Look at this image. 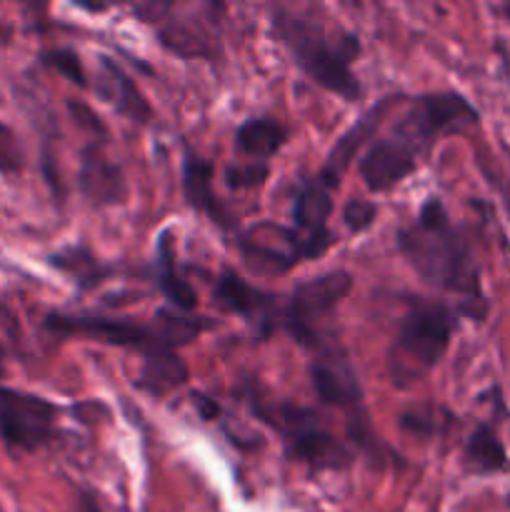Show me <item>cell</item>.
Wrapping results in <instances>:
<instances>
[{
    "instance_id": "obj_1",
    "label": "cell",
    "mask_w": 510,
    "mask_h": 512,
    "mask_svg": "<svg viewBox=\"0 0 510 512\" xmlns=\"http://www.w3.org/2000/svg\"><path fill=\"white\" fill-rule=\"evenodd\" d=\"M400 255L435 288L463 298L465 313L483 318L488 303L480 290V268L468 238L450 220L443 200L428 198L418 215L395 235Z\"/></svg>"
},
{
    "instance_id": "obj_2",
    "label": "cell",
    "mask_w": 510,
    "mask_h": 512,
    "mask_svg": "<svg viewBox=\"0 0 510 512\" xmlns=\"http://www.w3.org/2000/svg\"><path fill=\"white\" fill-rule=\"evenodd\" d=\"M273 35L315 85L345 100L358 98L360 83L353 73V60L360 55L358 35L328 28L325 20L290 8L273 13Z\"/></svg>"
},
{
    "instance_id": "obj_3",
    "label": "cell",
    "mask_w": 510,
    "mask_h": 512,
    "mask_svg": "<svg viewBox=\"0 0 510 512\" xmlns=\"http://www.w3.org/2000/svg\"><path fill=\"white\" fill-rule=\"evenodd\" d=\"M455 323V313L445 303L410 300L388 350V370L395 388H410L443 360Z\"/></svg>"
},
{
    "instance_id": "obj_4",
    "label": "cell",
    "mask_w": 510,
    "mask_h": 512,
    "mask_svg": "<svg viewBox=\"0 0 510 512\" xmlns=\"http://www.w3.org/2000/svg\"><path fill=\"white\" fill-rule=\"evenodd\" d=\"M258 400V398H255ZM263 423L273 425L283 435L285 450L295 463H305L313 470H343L353 455L320 425V418L308 408L293 403H253Z\"/></svg>"
},
{
    "instance_id": "obj_5",
    "label": "cell",
    "mask_w": 510,
    "mask_h": 512,
    "mask_svg": "<svg viewBox=\"0 0 510 512\" xmlns=\"http://www.w3.org/2000/svg\"><path fill=\"white\" fill-rule=\"evenodd\" d=\"M478 120L480 113L460 93H428L410 103L390 135L420 160V155L438 143V138L473 128Z\"/></svg>"
},
{
    "instance_id": "obj_6",
    "label": "cell",
    "mask_w": 510,
    "mask_h": 512,
    "mask_svg": "<svg viewBox=\"0 0 510 512\" xmlns=\"http://www.w3.org/2000/svg\"><path fill=\"white\" fill-rule=\"evenodd\" d=\"M135 13L145 23L155 25L160 43L183 58H213L215 48L220 45V5H138Z\"/></svg>"
},
{
    "instance_id": "obj_7",
    "label": "cell",
    "mask_w": 510,
    "mask_h": 512,
    "mask_svg": "<svg viewBox=\"0 0 510 512\" xmlns=\"http://www.w3.org/2000/svg\"><path fill=\"white\" fill-rule=\"evenodd\" d=\"M353 290V275L348 270H330L315 278L300 280L290 293L288 303L280 308V325L288 330L295 343L318 348V325L335 313Z\"/></svg>"
},
{
    "instance_id": "obj_8",
    "label": "cell",
    "mask_w": 510,
    "mask_h": 512,
    "mask_svg": "<svg viewBox=\"0 0 510 512\" xmlns=\"http://www.w3.org/2000/svg\"><path fill=\"white\" fill-rule=\"evenodd\" d=\"M58 408L40 395L0 388V438L8 448L33 453L50 443Z\"/></svg>"
},
{
    "instance_id": "obj_9",
    "label": "cell",
    "mask_w": 510,
    "mask_h": 512,
    "mask_svg": "<svg viewBox=\"0 0 510 512\" xmlns=\"http://www.w3.org/2000/svg\"><path fill=\"white\" fill-rule=\"evenodd\" d=\"M45 328H50L58 335H85L95 343L118 345V348H133L140 353L165 348L160 343L155 325L135 323L128 318H98V315H48ZM170 350V348H168Z\"/></svg>"
},
{
    "instance_id": "obj_10",
    "label": "cell",
    "mask_w": 510,
    "mask_h": 512,
    "mask_svg": "<svg viewBox=\"0 0 510 512\" xmlns=\"http://www.w3.org/2000/svg\"><path fill=\"white\" fill-rule=\"evenodd\" d=\"M330 213H333V198L318 178L300 185L293 203V220L303 248V260L320 258L335 243V235L328 230Z\"/></svg>"
},
{
    "instance_id": "obj_11",
    "label": "cell",
    "mask_w": 510,
    "mask_h": 512,
    "mask_svg": "<svg viewBox=\"0 0 510 512\" xmlns=\"http://www.w3.org/2000/svg\"><path fill=\"white\" fill-rule=\"evenodd\" d=\"M213 298L220 308L253 323L263 335H268L275 328V323H280V310L275 305L273 295L263 293L255 285H250L235 270H223L218 275Z\"/></svg>"
},
{
    "instance_id": "obj_12",
    "label": "cell",
    "mask_w": 510,
    "mask_h": 512,
    "mask_svg": "<svg viewBox=\"0 0 510 512\" xmlns=\"http://www.w3.org/2000/svg\"><path fill=\"white\" fill-rule=\"evenodd\" d=\"M310 378L318 398L325 405H338L350 413L363 415V390L353 365L340 350H323L310 365Z\"/></svg>"
},
{
    "instance_id": "obj_13",
    "label": "cell",
    "mask_w": 510,
    "mask_h": 512,
    "mask_svg": "<svg viewBox=\"0 0 510 512\" xmlns=\"http://www.w3.org/2000/svg\"><path fill=\"white\" fill-rule=\"evenodd\" d=\"M80 193L98 208L105 205H120L128 198V183H125L123 168L113 158L105 155L100 145L90 143L80 150L78 168Z\"/></svg>"
},
{
    "instance_id": "obj_14",
    "label": "cell",
    "mask_w": 510,
    "mask_h": 512,
    "mask_svg": "<svg viewBox=\"0 0 510 512\" xmlns=\"http://www.w3.org/2000/svg\"><path fill=\"white\" fill-rule=\"evenodd\" d=\"M418 163L420 160L400 140L388 135V138L378 140V143L365 150V155L360 158L358 173L363 183L368 185V190L385 193V190H393L395 185L403 183L418 168Z\"/></svg>"
},
{
    "instance_id": "obj_15",
    "label": "cell",
    "mask_w": 510,
    "mask_h": 512,
    "mask_svg": "<svg viewBox=\"0 0 510 512\" xmlns=\"http://www.w3.org/2000/svg\"><path fill=\"white\" fill-rule=\"evenodd\" d=\"M393 105L395 98H383L378 105H373L368 113L360 115V120H355V125H350V128L340 135L338 143L333 145V150H330L328 158H325L320 173L315 175L325 188H338L340 178H343L345 170H348L350 163L355 160V153H358L368 140H373L375 130L380 128V123H383V118L388 115V110L393 108Z\"/></svg>"
},
{
    "instance_id": "obj_16",
    "label": "cell",
    "mask_w": 510,
    "mask_h": 512,
    "mask_svg": "<svg viewBox=\"0 0 510 512\" xmlns=\"http://www.w3.org/2000/svg\"><path fill=\"white\" fill-rule=\"evenodd\" d=\"M93 90H98L100 98L108 100L130 123L148 125L153 120V108H150L148 98L140 93L135 80L110 58H100V68L98 75H95Z\"/></svg>"
},
{
    "instance_id": "obj_17",
    "label": "cell",
    "mask_w": 510,
    "mask_h": 512,
    "mask_svg": "<svg viewBox=\"0 0 510 512\" xmlns=\"http://www.w3.org/2000/svg\"><path fill=\"white\" fill-rule=\"evenodd\" d=\"M183 190L190 208L198 210V213H205L208 218H213V223L228 228V213H225L223 205L218 203V198L213 193V163L210 160L200 158L198 153H185Z\"/></svg>"
},
{
    "instance_id": "obj_18",
    "label": "cell",
    "mask_w": 510,
    "mask_h": 512,
    "mask_svg": "<svg viewBox=\"0 0 510 512\" xmlns=\"http://www.w3.org/2000/svg\"><path fill=\"white\" fill-rule=\"evenodd\" d=\"M185 383H188V365L185 360H180L175 350L158 348L143 355V365H140L138 380H135L140 390L155 395V398H163V395L183 388Z\"/></svg>"
},
{
    "instance_id": "obj_19",
    "label": "cell",
    "mask_w": 510,
    "mask_h": 512,
    "mask_svg": "<svg viewBox=\"0 0 510 512\" xmlns=\"http://www.w3.org/2000/svg\"><path fill=\"white\" fill-rule=\"evenodd\" d=\"M288 140V130L275 118H250L235 130V148L248 163H265Z\"/></svg>"
},
{
    "instance_id": "obj_20",
    "label": "cell",
    "mask_w": 510,
    "mask_h": 512,
    "mask_svg": "<svg viewBox=\"0 0 510 512\" xmlns=\"http://www.w3.org/2000/svg\"><path fill=\"white\" fill-rule=\"evenodd\" d=\"M463 468L473 475H495L510 468L508 450L490 425H478L465 440Z\"/></svg>"
},
{
    "instance_id": "obj_21",
    "label": "cell",
    "mask_w": 510,
    "mask_h": 512,
    "mask_svg": "<svg viewBox=\"0 0 510 512\" xmlns=\"http://www.w3.org/2000/svg\"><path fill=\"white\" fill-rule=\"evenodd\" d=\"M155 280L160 290L168 295L170 303L180 310H193L198 305V293L175 273V258L170 250V233L160 235L158 253H155Z\"/></svg>"
},
{
    "instance_id": "obj_22",
    "label": "cell",
    "mask_w": 510,
    "mask_h": 512,
    "mask_svg": "<svg viewBox=\"0 0 510 512\" xmlns=\"http://www.w3.org/2000/svg\"><path fill=\"white\" fill-rule=\"evenodd\" d=\"M155 333H158L160 343L165 348L175 350L180 345H188L198 338L203 330L210 328V323L205 318H188V315L173 313V310H158L153 318Z\"/></svg>"
},
{
    "instance_id": "obj_23",
    "label": "cell",
    "mask_w": 510,
    "mask_h": 512,
    "mask_svg": "<svg viewBox=\"0 0 510 512\" xmlns=\"http://www.w3.org/2000/svg\"><path fill=\"white\" fill-rule=\"evenodd\" d=\"M50 263H53L58 270H63L65 275H70V278H73L83 290L98 285L105 275V268L100 265V260L93 258L85 248L63 250V253L53 255Z\"/></svg>"
},
{
    "instance_id": "obj_24",
    "label": "cell",
    "mask_w": 510,
    "mask_h": 512,
    "mask_svg": "<svg viewBox=\"0 0 510 512\" xmlns=\"http://www.w3.org/2000/svg\"><path fill=\"white\" fill-rule=\"evenodd\" d=\"M43 63L48 65V68H53L55 73L65 75V78H68L70 83L78 85V88H90L83 60H80V55L73 53V50H65V48L48 50V53H43Z\"/></svg>"
},
{
    "instance_id": "obj_25",
    "label": "cell",
    "mask_w": 510,
    "mask_h": 512,
    "mask_svg": "<svg viewBox=\"0 0 510 512\" xmlns=\"http://www.w3.org/2000/svg\"><path fill=\"white\" fill-rule=\"evenodd\" d=\"M375 215H378L375 203H370V200H363V198H353L345 203L343 223L350 233H363V230H368L370 225L375 223Z\"/></svg>"
},
{
    "instance_id": "obj_26",
    "label": "cell",
    "mask_w": 510,
    "mask_h": 512,
    "mask_svg": "<svg viewBox=\"0 0 510 512\" xmlns=\"http://www.w3.org/2000/svg\"><path fill=\"white\" fill-rule=\"evenodd\" d=\"M23 165V150L8 125L0 123V173H15Z\"/></svg>"
},
{
    "instance_id": "obj_27",
    "label": "cell",
    "mask_w": 510,
    "mask_h": 512,
    "mask_svg": "<svg viewBox=\"0 0 510 512\" xmlns=\"http://www.w3.org/2000/svg\"><path fill=\"white\" fill-rule=\"evenodd\" d=\"M268 178V165L265 163H248L245 168L235 165V168H228V183L233 188H253V185H260Z\"/></svg>"
},
{
    "instance_id": "obj_28",
    "label": "cell",
    "mask_w": 510,
    "mask_h": 512,
    "mask_svg": "<svg viewBox=\"0 0 510 512\" xmlns=\"http://www.w3.org/2000/svg\"><path fill=\"white\" fill-rule=\"evenodd\" d=\"M70 110H73V113H75V118H80V123H83L85 128L100 130V133H105V128H103V123H100V118H98V115H93V110H90L88 105L70 103Z\"/></svg>"
},
{
    "instance_id": "obj_29",
    "label": "cell",
    "mask_w": 510,
    "mask_h": 512,
    "mask_svg": "<svg viewBox=\"0 0 510 512\" xmlns=\"http://www.w3.org/2000/svg\"><path fill=\"white\" fill-rule=\"evenodd\" d=\"M70 512H100V505L90 493H78V498H75L73 503V510Z\"/></svg>"
},
{
    "instance_id": "obj_30",
    "label": "cell",
    "mask_w": 510,
    "mask_h": 512,
    "mask_svg": "<svg viewBox=\"0 0 510 512\" xmlns=\"http://www.w3.org/2000/svg\"><path fill=\"white\" fill-rule=\"evenodd\" d=\"M0 368H3V350H0Z\"/></svg>"
},
{
    "instance_id": "obj_31",
    "label": "cell",
    "mask_w": 510,
    "mask_h": 512,
    "mask_svg": "<svg viewBox=\"0 0 510 512\" xmlns=\"http://www.w3.org/2000/svg\"><path fill=\"white\" fill-rule=\"evenodd\" d=\"M0 512H3V510H0Z\"/></svg>"
}]
</instances>
